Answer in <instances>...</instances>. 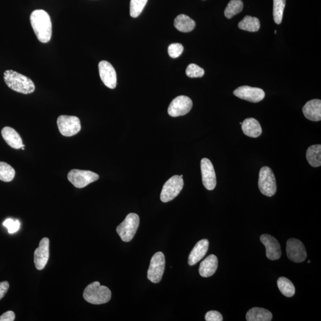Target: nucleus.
<instances>
[{
  "mask_svg": "<svg viewBox=\"0 0 321 321\" xmlns=\"http://www.w3.org/2000/svg\"><path fill=\"white\" fill-rule=\"evenodd\" d=\"M184 186L183 177L174 175L167 181L162 189L160 198L163 202H169L176 197Z\"/></svg>",
  "mask_w": 321,
  "mask_h": 321,
  "instance_id": "6",
  "label": "nucleus"
},
{
  "mask_svg": "<svg viewBox=\"0 0 321 321\" xmlns=\"http://www.w3.org/2000/svg\"><path fill=\"white\" fill-rule=\"evenodd\" d=\"M260 240L266 248V256L269 259L276 260L281 256V246L278 241L272 235H262Z\"/></svg>",
  "mask_w": 321,
  "mask_h": 321,
  "instance_id": "15",
  "label": "nucleus"
},
{
  "mask_svg": "<svg viewBox=\"0 0 321 321\" xmlns=\"http://www.w3.org/2000/svg\"><path fill=\"white\" fill-rule=\"evenodd\" d=\"M218 258L214 255H210L203 260L199 266V272L202 277H210L215 273L218 268Z\"/></svg>",
  "mask_w": 321,
  "mask_h": 321,
  "instance_id": "20",
  "label": "nucleus"
},
{
  "mask_svg": "<svg viewBox=\"0 0 321 321\" xmlns=\"http://www.w3.org/2000/svg\"><path fill=\"white\" fill-rule=\"evenodd\" d=\"M49 257V240L43 237L40 241L39 247L34 252V263L38 270H43L47 263Z\"/></svg>",
  "mask_w": 321,
  "mask_h": 321,
  "instance_id": "16",
  "label": "nucleus"
},
{
  "mask_svg": "<svg viewBox=\"0 0 321 321\" xmlns=\"http://www.w3.org/2000/svg\"><path fill=\"white\" fill-rule=\"evenodd\" d=\"M166 260L163 252H158L153 255L150 260L148 271V278L153 283H158L161 281L165 270Z\"/></svg>",
  "mask_w": 321,
  "mask_h": 321,
  "instance_id": "8",
  "label": "nucleus"
},
{
  "mask_svg": "<svg viewBox=\"0 0 321 321\" xmlns=\"http://www.w3.org/2000/svg\"><path fill=\"white\" fill-rule=\"evenodd\" d=\"M205 320L207 321H222L223 320V316L218 311H211L205 315Z\"/></svg>",
  "mask_w": 321,
  "mask_h": 321,
  "instance_id": "34",
  "label": "nucleus"
},
{
  "mask_svg": "<svg viewBox=\"0 0 321 321\" xmlns=\"http://www.w3.org/2000/svg\"><path fill=\"white\" fill-rule=\"evenodd\" d=\"M286 253L287 257L296 263L304 262L307 254L305 248L301 241L293 238L287 241Z\"/></svg>",
  "mask_w": 321,
  "mask_h": 321,
  "instance_id": "11",
  "label": "nucleus"
},
{
  "mask_svg": "<svg viewBox=\"0 0 321 321\" xmlns=\"http://www.w3.org/2000/svg\"><path fill=\"white\" fill-rule=\"evenodd\" d=\"M140 219L136 214L130 213L117 227V234L123 241L129 242L133 239L139 226Z\"/></svg>",
  "mask_w": 321,
  "mask_h": 321,
  "instance_id": "4",
  "label": "nucleus"
},
{
  "mask_svg": "<svg viewBox=\"0 0 321 321\" xmlns=\"http://www.w3.org/2000/svg\"><path fill=\"white\" fill-rule=\"evenodd\" d=\"M85 300L93 304H101L108 302L111 298V292L108 287L101 285L95 281L89 284L85 289Z\"/></svg>",
  "mask_w": 321,
  "mask_h": 321,
  "instance_id": "3",
  "label": "nucleus"
},
{
  "mask_svg": "<svg viewBox=\"0 0 321 321\" xmlns=\"http://www.w3.org/2000/svg\"><path fill=\"white\" fill-rule=\"evenodd\" d=\"M246 318L248 321H271L273 314L267 309L254 308L247 312Z\"/></svg>",
  "mask_w": 321,
  "mask_h": 321,
  "instance_id": "22",
  "label": "nucleus"
},
{
  "mask_svg": "<svg viewBox=\"0 0 321 321\" xmlns=\"http://www.w3.org/2000/svg\"><path fill=\"white\" fill-rule=\"evenodd\" d=\"M57 123L60 132L64 136H73L81 130V121L76 116L62 115L58 117Z\"/></svg>",
  "mask_w": 321,
  "mask_h": 321,
  "instance_id": "9",
  "label": "nucleus"
},
{
  "mask_svg": "<svg viewBox=\"0 0 321 321\" xmlns=\"http://www.w3.org/2000/svg\"><path fill=\"white\" fill-rule=\"evenodd\" d=\"M233 94L241 100L254 103L260 102L265 96V92L262 89L249 86L238 87L233 92Z\"/></svg>",
  "mask_w": 321,
  "mask_h": 321,
  "instance_id": "12",
  "label": "nucleus"
},
{
  "mask_svg": "<svg viewBox=\"0 0 321 321\" xmlns=\"http://www.w3.org/2000/svg\"><path fill=\"white\" fill-rule=\"evenodd\" d=\"M15 319V313L11 311L5 312L0 317V321H13Z\"/></svg>",
  "mask_w": 321,
  "mask_h": 321,
  "instance_id": "36",
  "label": "nucleus"
},
{
  "mask_svg": "<svg viewBox=\"0 0 321 321\" xmlns=\"http://www.w3.org/2000/svg\"><path fill=\"white\" fill-rule=\"evenodd\" d=\"M15 170L9 164L0 162V180L10 182L15 176Z\"/></svg>",
  "mask_w": 321,
  "mask_h": 321,
  "instance_id": "28",
  "label": "nucleus"
},
{
  "mask_svg": "<svg viewBox=\"0 0 321 321\" xmlns=\"http://www.w3.org/2000/svg\"><path fill=\"white\" fill-rule=\"evenodd\" d=\"M260 24L258 19L246 16L238 24V28L248 32H255L259 31Z\"/></svg>",
  "mask_w": 321,
  "mask_h": 321,
  "instance_id": "25",
  "label": "nucleus"
},
{
  "mask_svg": "<svg viewBox=\"0 0 321 321\" xmlns=\"http://www.w3.org/2000/svg\"><path fill=\"white\" fill-rule=\"evenodd\" d=\"M174 26L182 32H190L194 29L196 23L193 19L186 15H180L174 20Z\"/></svg>",
  "mask_w": 321,
  "mask_h": 321,
  "instance_id": "23",
  "label": "nucleus"
},
{
  "mask_svg": "<svg viewBox=\"0 0 321 321\" xmlns=\"http://www.w3.org/2000/svg\"><path fill=\"white\" fill-rule=\"evenodd\" d=\"M258 187L260 192L265 196L271 197L276 193V177L270 167H263L260 170Z\"/></svg>",
  "mask_w": 321,
  "mask_h": 321,
  "instance_id": "5",
  "label": "nucleus"
},
{
  "mask_svg": "<svg viewBox=\"0 0 321 321\" xmlns=\"http://www.w3.org/2000/svg\"><path fill=\"white\" fill-rule=\"evenodd\" d=\"M9 289V283L7 281L0 282V300L4 298Z\"/></svg>",
  "mask_w": 321,
  "mask_h": 321,
  "instance_id": "35",
  "label": "nucleus"
},
{
  "mask_svg": "<svg viewBox=\"0 0 321 321\" xmlns=\"http://www.w3.org/2000/svg\"><path fill=\"white\" fill-rule=\"evenodd\" d=\"M304 117L313 122H319L321 120V101L315 99L308 101L303 107Z\"/></svg>",
  "mask_w": 321,
  "mask_h": 321,
  "instance_id": "18",
  "label": "nucleus"
},
{
  "mask_svg": "<svg viewBox=\"0 0 321 321\" xmlns=\"http://www.w3.org/2000/svg\"><path fill=\"white\" fill-rule=\"evenodd\" d=\"M274 33H275L276 34H277V31H276V30L275 32H274Z\"/></svg>",
  "mask_w": 321,
  "mask_h": 321,
  "instance_id": "37",
  "label": "nucleus"
},
{
  "mask_svg": "<svg viewBox=\"0 0 321 321\" xmlns=\"http://www.w3.org/2000/svg\"><path fill=\"white\" fill-rule=\"evenodd\" d=\"M241 128L246 136L251 138H257L261 135L262 129L258 121L254 118H248L243 121Z\"/></svg>",
  "mask_w": 321,
  "mask_h": 321,
  "instance_id": "21",
  "label": "nucleus"
},
{
  "mask_svg": "<svg viewBox=\"0 0 321 321\" xmlns=\"http://www.w3.org/2000/svg\"><path fill=\"white\" fill-rule=\"evenodd\" d=\"M148 0H131L130 5V14L132 18H137L141 15Z\"/></svg>",
  "mask_w": 321,
  "mask_h": 321,
  "instance_id": "30",
  "label": "nucleus"
},
{
  "mask_svg": "<svg viewBox=\"0 0 321 321\" xmlns=\"http://www.w3.org/2000/svg\"><path fill=\"white\" fill-rule=\"evenodd\" d=\"M306 159L312 167L321 166V145H315L309 147L306 151Z\"/></svg>",
  "mask_w": 321,
  "mask_h": 321,
  "instance_id": "24",
  "label": "nucleus"
},
{
  "mask_svg": "<svg viewBox=\"0 0 321 321\" xmlns=\"http://www.w3.org/2000/svg\"><path fill=\"white\" fill-rule=\"evenodd\" d=\"M3 226L7 228L10 234L17 232L20 228L21 223L18 219L13 220L12 218H8L4 221Z\"/></svg>",
  "mask_w": 321,
  "mask_h": 321,
  "instance_id": "33",
  "label": "nucleus"
},
{
  "mask_svg": "<svg viewBox=\"0 0 321 321\" xmlns=\"http://www.w3.org/2000/svg\"><path fill=\"white\" fill-rule=\"evenodd\" d=\"M243 9V2L241 0H231L224 11L225 16L227 19H232L240 13Z\"/></svg>",
  "mask_w": 321,
  "mask_h": 321,
  "instance_id": "27",
  "label": "nucleus"
},
{
  "mask_svg": "<svg viewBox=\"0 0 321 321\" xmlns=\"http://www.w3.org/2000/svg\"><path fill=\"white\" fill-rule=\"evenodd\" d=\"M208 248H209V241L207 239L199 241L189 255V265L193 266L199 262L207 254Z\"/></svg>",
  "mask_w": 321,
  "mask_h": 321,
  "instance_id": "17",
  "label": "nucleus"
},
{
  "mask_svg": "<svg viewBox=\"0 0 321 321\" xmlns=\"http://www.w3.org/2000/svg\"><path fill=\"white\" fill-rule=\"evenodd\" d=\"M30 21L38 40L42 43H48L52 36V23L48 14L43 10H34Z\"/></svg>",
  "mask_w": 321,
  "mask_h": 321,
  "instance_id": "1",
  "label": "nucleus"
},
{
  "mask_svg": "<svg viewBox=\"0 0 321 321\" xmlns=\"http://www.w3.org/2000/svg\"><path fill=\"white\" fill-rule=\"evenodd\" d=\"M1 135L5 142L14 149L19 150L24 147L20 134L14 128L5 127L1 130Z\"/></svg>",
  "mask_w": 321,
  "mask_h": 321,
  "instance_id": "19",
  "label": "nucleus"
},
{
  "mask_svg": "<svg viewBox=\"0 0 321 321\" xmlns=\"http://www.w3.org/2000/svg\"><path fill=\"white\" fill-rule=\"evenodd\" d=\"M202 183L208 191H213L216 185L215 170L209 159L203 158L201 162Z\"/></svg>",
  "mask_w": 321,
  "mask_h": 321,
  "instance_id": "13",
  "label": "nucleus"
},
{
  "mask_svg": "<svg viewBox=\"0 0 321 321\" xmlns=\"http://www.w3.org/2000/svg\"><path fill=\"white\" fill-rule=\"evenodd\" d=\"M4 80L11 89L21 94H32L35 89L34 82L31 79L12 70L5 71Z\"/></svg>",
  "mask_w": 321,
  "mask_h": 321,
  "instance_id": "2",
  "label": "nucleus"
},
{
  "mask_svg": "<svg viewBox=\"0 0 321 321\" xmlns=\"http://www.w3.org/2000/svg\"><path fill=\"white\" fill-rule=\"evenodd\" d=\"M186 74L189 78H201L204 75L205 71L199 65L195 64H190L186 68Z\"/></svg>",
  "mask_w": 321,
  "mask_h": 321,
  "instance_id": "31",
  "label": "nucleus"
},
{
  "mask_svg": "<svg viewBox=\"0 0 321 321\" xmlns=\"http://www.w3.org/2000/svg\"><path fill=\"white\" fill-rule=\"evenodd\" d=\"M277 285L282 295L285 297L291 298L295 294V285L285 277H280L277 280Z\"/></svg>",
  "mask_w": 321,
  "mask_h": 321,
  "instance_id": "26",
  "label": "nucleus"
},
{
  "mask_svg": "<svg viewBox=\"0 0 321 321\" xmlns=\"http://www.w3.org/2000/svg\"><path fill=\"white\" fill-rule=\"evenodd\" d=\"M99 73L101 81L109 89L116 88L117 74L112 64L107 61H101L98 64Z\"/></svg>",
  "mask_w": 321,
  "mask_h": 321,
  "instance_id": "14",
  "label": "nucleus"
},
{
  "mask_svg": "<svg viewBox=\"0 0 321 321\" xmlns=\"http://www.w3.org/2000/svg\"><path fill=\"white\" fill-rule=\"evenodd\" d=\"M67 178L75 187L81 189L98 180L99 175L94 172L73 169L68 172Z\"/></svg>",
  "mask_w": 321,
  "mask_h": 321,
  "instance_id": "7",
  "label": "nucleus"
},
{
  "mask_svg": "<svg viewBox=\"0 0 321 321\" xmlns=\"http://www.w3.org/2000/svg\"><path fill=\"white\" fill-rule=\"evenodd\" d=\"M183 50V46L179 43H172L168 48L169 56L172 59H176L180 57Z\"/></svg>",
  "mask_w": 321,
  "mask_h": 321,
  "instance_id": "32",
  "label": "nucleus"
},
{
  "mask_svg": "<svg viewBox=\"0 0 321 321\" xmlns=\"http://www.w3.org/2000/svg\"><path fill=\"white\" fill-rule=\"evenodd\" d=\"M286 0H273V17L277 24L282 22Z\"/></svg>",
  "mask_w": 321,
  "mask_h": 321,
  "instance_id": "29",
  "label": "nucleus"
},
{
  "mask_svg": "<svg viewBox=\"0 0 321 321\" xmlns=\"http://www.w3.org/2000/svg\"><path fill=\"white\" fill-rule=\"evenodd\" d=\"M308 263H311V261H310V260H309Z\"/></svg>",
  "mask_w": 321,
  "mask_h": 321,
  "instance_id": "38",
  "label": "nucleus"
},
{
  "mask_svg": "<svg viewBox=\"0 0 321 321\" xmlns=\"http://www.w3.org/2000/svg\"><path fill=\"white\" fill-rule=\"evenodd\" d=\"M193 107V103L190 98L181 95L175 98L170 103L168 113L170 116L177 117L187 114Z\"/></svg>",
  "mask_w": 321,
  "mask_h": 321,
  "instance_id": "10",
  "label": "nucleus"
}]
</instances>
